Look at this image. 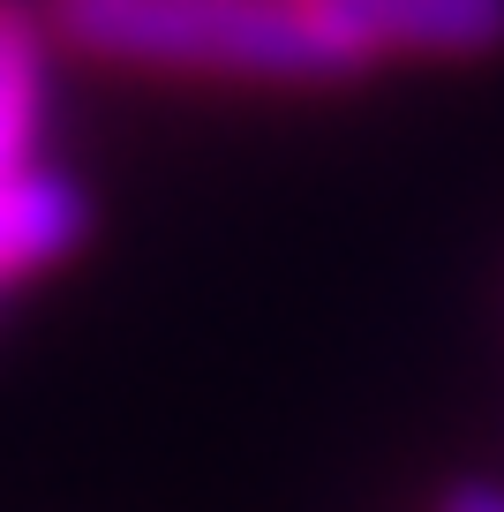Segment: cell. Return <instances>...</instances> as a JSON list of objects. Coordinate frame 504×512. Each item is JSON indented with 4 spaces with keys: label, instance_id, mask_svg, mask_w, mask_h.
Wrapping results in <instances>:
<instances>
[{
    "label": "cell",
    "instance_id": "cell-1",
    "mask_svg": "<svg viewBox=\"0 0 504 512\" xmlns=\"http://www.w3.org/2000/svg\"><path fill=\"white\" fill-rule=\"evenodd\" d=\"M53 38L91 61L226 83H347L369 68L316 0H53Z\"/></svg>",
    "mask_w": 504,
    "mask_h": 512
},
{
    "label": "cell",
    "instance_id": "cell-2",
    "mask_svg": "<svg viewBox=\"0 0 504 512\" xmlns=\"http://www.w3.org/2000/svg\"><path fill=\"white\" fill-rule=\"evenodd\" d=\"M362 61L384 53H437L482 61L504 46V0H316Z\"/></svg>",
    "mask_w": 504,
    "mask_h": 512
},
{
    "label": "cell",
    "instance_id": "cell-3",
    "mask_svg": "<svg viewBox=\"0 0 504 512\" xmlns=\"http://www.w3.org/2000/svg\"><path fill=\"white\" fill-rule=\"evenodd\" d=\"M83 234H91V196L76 189V174L38 159L0 181V287L53 272L61 256H76Z\"/></svg>",
    "mask_w": 504,
    "mask_h": 512
},
{
    "label": "cell",
    "instance_id": "cell-4",
    "mask_svg": "<svg viewBox=\"0 0 504 512\" xmlns=\"http://www.w3.org/2000/svg\"><path fill=\"white\" fill-rule=\"evenodd\" d=\"M46 128V31L23 8H0V181L38 166Z\"/></svg>",
    "mask_w": 504,
    "mask_h": 512
},
{
    "label": "cell",
    "instance_id": "cell-5",
    "mask_svg": "<svg viewBox=\"0 0 504 512\" xmlns=\"http://www.w3.org/2000/svg\"><path fill=\"white\" fill-rule=\"evenodd\" d=\"M437 512H504V482H452Z\"/></svg>",
    "mask_w": 504,
    "mask_h": 512
}]
</instances>
